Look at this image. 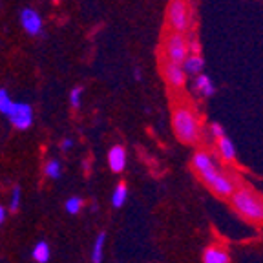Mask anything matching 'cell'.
<instances>
[{
  "label": "cell",
  "mask_w": 263,
  "mask_h": 263,
  "mask_svg": "<svg viewBox=\"0 0 263 263\" xmlns=\"http://www.w3.org/2000/svg\"><path fill=\"white\" fill-rule=\"evenodd\" d=\"M8 117L16 130H28L33 124V108L28 103H13Z\"/></svg>",
  "instance_id": "obj_6"
},
{
  "label": "cell",
  "mask_w": 263,
  "mask_h": 263,
  "mask_svg": "<svg viewBox=\"0 0 263 263\" xmlns=\"http://www.w3.org/2000/svg\"><path fill=\"white\" fill-rule=\"evenodd\" d=\"M61 146H62V150H64V152H68V150H70V148L73 146V141H71V139H64V141H62Z\"/></svg>",
  "instance_id": "obj_24"
},
{
  "label": "cell",
  "mask_w": 263,
  "mask_h": 263,
  "mask_svg": "<svg viewBox=\"0 0 263 263\" xmlns=\"http://www.w3.org/2000/svg\"><path fill=\"white\" fill-rule=\"evenodd\" d=\"M11 106H13V101H11V97H9V93L4 88H0V114L8 115Z\"/></svg>",
  "instance_id": "obj_19"
},
{
  "label": "cell",
  "mask_w": 263,
  "mask_h": 263,
  "mask_svg": "<svg viewBox=\"0 0 263 263\" xmlns=\"http://www.w3.org/2000/svg\"><path fill=\"white\" fill-rule=\"evenodd\" d=\"M82 88L81 86H75L73 90L70 91V104L71 108H79L81 106V101H82Z\"/></svg>",
  "instance_id": "obj_20"
},
{
  "label": "cell",
  "mask_w": 263,
  "mask_h": 263,
  "mask_svg": "<svg viewBox=\"0 0 263 263\" xmlns=\"http://www.w3.org/2000/svg\"><path fill=\"white\" fill-rule=\"evenodd\" d=\"M192 164H194V168H196L197 174H201V172H205V170L216 166V164H214V161H212V157H210V154L203 152V150H199V152L194 154Z\"/></svg>",
  "instance_id": "obj_13"
},
{
  "label": "cell",
  "mask_w": 263,
  "mask_h": 263,
  "mask_svg": "<svg viewBox=\"0 0 263 263\" xmlns=\"http://www.w3.org/2000/svg\"><path fill=\"white\" fill-rule=\"evenodd\" d=\"M172 128L176 137L185 144H196L199 141V119L189 104H177L172 111Z\"/></svg>",
  "instance_id": "obj_1"
},
{
  "label": "cell",
  "mask_w": 263,
  "mask_h": 263,
  "mask_svg": "<svg viewBox=\"0 0 263 263\" xmlns=\"http://www.w3.org/2000/svg\"><path fill=\"white\" fill-rule=\"evenodd\" d=\"M134 73H136V79H139V81H141V70H139V68H137V70L134 71Z\"/></svg>",
  "instance_id": "obj_26"
},
{
  "label": "cell",
  "mask_w": 263,
  "mask_h": 263,
  "mask_svg": "<svg viewBox=\"0 0 263 263\" xmlns=\"http://www.w3.org/2000/svg\"><path fill=\"white\" fill-rule=\"evenodd\" d=\"M104 243H106V234L101 232L97 236L93 243V249H91V263H101L103 261V254H104Z\"/></svg>",
  "instance_id": "obj_15"
},
{
  "label": "cell",
  "mask_w": 263,
  "mask_h": 263,
  "mask_svg": "<svg viewBox=\"0 0 263 263\" xmlns=\"http://www.w3.org/2000/svg\"><path fill=\"white\" fill-rule=\"evenodd\" d=\"M31 256L37 263H48V259H49V245L46 241H39L37 245L33 247Z\"/></svg>",
  "instance_id": "obj_16"
},
{
  "label": "cell",
  "mask_w": 263,
  "mask_h": 263,
  "mask_svg": "<svg viewBox=\"0 0 263 263\" xmlns=\"http://www.w3.org/2000/svg\"><path fill=\"white\" fill-rule=\"evenodd\" d=\"M81 206H82V199H81V197H70V199L66 201V210H68L70 214H79Z\"/></svg>",
  "instance_id": "obj_21"
},
{
  "label": "cell",
  "mask_w": 263,
  "mask_h": 263,
  "mask_svg": "<svg viewBox=\"0 0 263 263\" xmlns=\"http://www.w3.org/2000/svg\"><path fill=\"white\" fill-rule=\"evenodd\" d=\"M126 196H128V189L124 183H121V185L115 186L114 194H111V203H114L115 209H121V206L124 205V201H126Z\"/></svg>",
  "instance_id": "obj_17"
},
{
  "label": "cell",
  "mask_w": 263,
  "mask_h": 263,
  "mask_svg": "<svg viewBox=\"0 0 263 263\" xmlns=\"http://www.w3.org/2000/svg\"><path fill=\"white\" fill-rule=\"evenodd\" d=\"M18 205H21V189L15 186V189H13V194H11V201H9V210H11V212H16V210H18Z\"/></svg>",
  "instance_id": "obj_22"
},
{
  "label": "cell",
  "mask_w": 263,
  "mask_h": 263,
  "mask_svg": "<svg viewBox=\"0 0 263 263\" xmlns=\"http://www.w3.org/2000/svg\"><path fill=\"white\" fill-rule=\"evenodd\" d=\"M194 91L199 93L201 97H210L216 93V84H214L212 77L206 73H199L194 77Z\"/></svg>",
  "instance_id": "obj_10"
},
{
  "label": "cell",
  "mask_w": 263,
  "mask_h": 263,
  "mask_svg": "<svg viewBox=\"0 0 263 263\" xmlns=\"http://www.w3.org/2000/svg\"><path fill=\"white\" fill-rule=\"evenodd\" d=\"M209 186L214 190V192L218 194V196H221V197L232 196V192L236 190L234 181L230 179L229 176H225V174H221V172L216 174V177H214V179L210 181Z\"/></svg>",
  "instance_id": "obj_8"
},
{
  "label": "cell",
  "mask_w": 263,
  "mask_h": 263,
  "mask_svg": "<svg viewBox=\"0 0 263 263\" xmlns=\"http://www.w3.org/2000/svg\"><path fill=\"white\" fill-rule=\"evenodd\" d=\"M108 164L114 172H123L124 166H126V150L123 146H114L108 152Z\"/></svg>",
  "instance_id": "obj_11"
},
{
  "label": "cell",
  "mask_w": 263,
  "mask_h": 263,
  "mask_svg": "<svg viewBox=\"0 0 263 263\" xmlns=\"http://www.w3.org/2000/svg\"><path fill=\"white\" fill-rule=\"evenodd\" d=\"M229 252L221 247H209L203 254V263H229Z\"/></svg>",
  "instance_id": "obj_12"
},
{
  "label": "cell",
  "mask_w": 263,
  "mask_h": 263,
  "mask_svg": "<svg viewBox=\"0 0 263 263\" xmlns=\"http://www.w3.org/2000/svg\"><path fill=\"white\" fill-rule=\"evenodd\" d=\"M21 24L24 28V31L31 37H37L42 33V16L37 9L33 8H24L21 11Z\"/></svg>",
  "instance_id": "obj_7"
},
{
  "label": "cell",
  "mask_w": 263,
  "mask_h": 263,
  "mask_svg": "<svg viewBox=\"0 0 263 263\" xmlns=\"http://www.w3.org/2000/svg\"><path fill=\"white\" fill-rule=\"evenodd\" d=\"M232 205L245 218L252 219V221H263V201L258 199L251 190H234Z\"/></svg>",
  "instance_id": "obj_2"
},
{
  "label": "cell",
  "mask_w": 263,
  "mask_h": 263,
  "mask_svg": "<svg viewBox=\"0 0 263 263\" xmlns=\"http://www.w3.org/2000/svg\"><path fill=\"white\" fill-rule=\"evenodd\" d=\"M6 221V209L2 205H0V225Z\"/></svg>",
  "instance_id": "obj_25"
},
{
  "label": "cell",
  "mask_w": 263,
  "mask_h": 263,
  "mask_svg": "<svg viewBox=\"0 0 263 263\" xmlns=\"http://www.w3.org/2000/svg\"><path fill=\"white\" fill-rule=\"evenodd\" d=\"M210 134H212L216 139H219V137H223L225 136V128L221 126V124H218V123H214L212 126H210Z\"/></svg>",
  "instance_id": "obj_23"
},
{
  "label": "cell",
  "mask_w": 263,
  "mask_h": 263,
  "mask_svg": "<svg viewBox=\"0 0 263 263\" xmlns=\"http://www.w3.org/2000/svg\"><path fill=\"white\" fill-rule=\"evenodd\" d=\"M166 24L172 31L186 33L190 29V6L189 0H168Z\"/></svg>",
  "instance_id": "obj_4"
},
{
  "label": "cell",
  "mask_w": 263,
  "mask_h": 263,
  "mask_svg": "<svg viewBox=\"0 0 263 263\" xmlns=\"http://www.w3.org/2000/svg\"><path fill=\"white\" fill-rule=\"evenodd\" d=\"M51 2H55V4H57V2H59V0H51Z\"/></svg>",
  "instance_id": "obj_27"
},
{
  "label": "cell",
  "mask_w": 263,
  "mask_h": 263,
  "mask_svg": "<svg viewBox=\"0 0 263 263\" xmlns=\"http://www.w3.org/2000/svg\"><path fill=\"white\" fill-rule=\"evenodd\" d=\"M44 174L48 177H51V179H57V177L61 176V163H59L57 159L48 161L44 166Z\"/></svg>",
  "instance_id": "obj_18"
},
{
  "label": "cell",
  "mask_w": 263,
  "mask_h": 263,
  "mask_svg": "<svg viewBox=\"0 0 263 263\" xmlns=\"http://www.w3.org/2000/svg\"><path fill=\"white\" fill-rule=\"evenodd\" d=\"M218 152L219 156L223 157V161L230 163V161H234L236 157V148H234V143L229 139V137H219L218 139Z\"/></svg>",
  "instance_id": "obj_14"
},
{
  "label": "cell",
  "mask_w": 263,
  "mask_h": 263,
  "mask_svg": "<svg viewBox=\"0 0 263 263\" xmlns=\"http://www.w3.org/2000/svg\"><path fill=\"white\" fill-rule=\"evenodd\" d=\"M161 75H163L164 82H166L170 88H174V90L185 88L186 73H185V70H183V66L177 64V62L163 59V61H161Z\"/></svg>",
  "instance_id": "obj_5"
},
{
  "label": "cell",
  "mask_w": 263,
  "mask_h": 263,
  "mask_svg": "<svg viewBox=\"0 0 263 263\" xmlns=\"http://www.w3.org/2000/svg\"><path fill=\"white\" fill-rule=\"evenodd\" d=\"M181 66H183L186 77H196V75L203 73V70H205V59L197 53H189V57L183 61Z\"/></svg>",
  "instance_id": "obj_9"
},
{
  "label": "cell",
  "mask_w": 263,
  "mask_h": 263,
  "mask_svg": "<svg viewBox=\"0 0 263 263\" xmlns=\"http://www.w3.org/2000/svg\"><path fill=\"white\" fill-rule=\"evenodd\" d=\"M163 53L164 59L183 64V61L190 53V42L186 39V33H177L170 29V33H166L163 39Z\"/></svg>",
  "instance_id": "obj_3"
}]
</instances>
